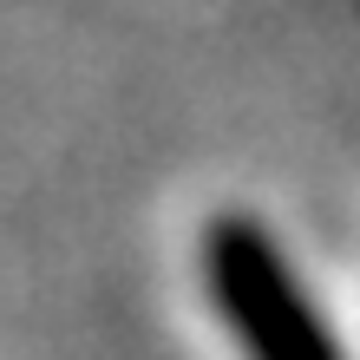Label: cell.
<instances>
[{"instance_id": "obj_1", "label": "cell", "mask_w": 360, "mask_h": 360, "mask_svg": "<svg viewBox=\"0 0 360 360\" xmlns=\"http://www.w3.org/2000/svg\"><path fill=\"white\" fill-rule=\"evenodd\" d=\"M210 275L229 295V308L249 328V341L262 347V360H328L314 328H308V314H302V295L288 288L282 262L269 256V243L249 223L210 229Z\"/></svg>"}]
</instances>
